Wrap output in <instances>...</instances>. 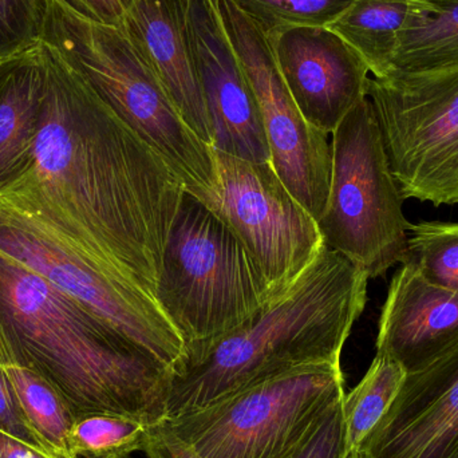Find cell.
<instances>
[{"label":"cell","mask_w":458,"mask_h":458,"mask_svg":"<svg viewBox=\"0 0 458 458\" xmlns=\"http://www.w3.org/2000/svg\"><path fill=\"white\" fill-rule=\"evenodd\" d=\"M51 0H0V59L42 43Z\"/></svg>","instance_id":"cell-25"},{"label":"cell","mask_w":458,"mask_h":458,"mask_svg":"<svg viewBox=\"0 0 458 458\" xmlns=\"http://www.w3.org/2000/svg\"><path fill=\"white\" fill-rule=\"evenodd\" d=\"M0 458H56L0 430Z\"/></svg>","instance_id":"cell-30"},{"label":"cell","mask_w":458,"mask_h":458,"mask_svg":"<svg viewBox=\"0 0 458 458\" xmlns=\"http://www.w3.org/2000/svg\"><path fill=\"white\" fill-rule=\"evenodd\" d=\"M72 458H75V457H72Z\"/></svg>","instance_id":"cell-31"},{"label":"cell","mask_w":458,"mask_h":458,"mask_svg":"<svg viewBox=\"0 0 458 458\" xmlns=\"http://www.w3.org/2000/svg\"><path fill=\"white\" fill-rule=\"evenodd\" d=\"M185 29L211 123V147L250 163H271L258 99L216 0H187Z\"/></svg>","instance_id":"cell-12"},{"label":"cell","mask_w":458,"mask_h":458,"mask_svg":"<svg viewBox=\"0 0 458 458\" xmlns=\"http://www.w3.org/2000/svg\"><path fill=\"white\" fill-rule=\"evenodd\" d=\"M42 43L0 59V191L29 165L46 88Z\"/></svg>","instance_id":"cell-17"},{"label":"cell","mask_w":458,"mask_h":458,"mask_svg":"<svg viewBox=\"0 0 458 458\" xmlns=\"http://www.w3.org/2000/svg\"><path fill=\"white\" fill-rule=\"evenodd\" d=\"M267 38L296 106L331 136L368 93L365 62L328 27H285Z\"/></svg>","instance_id":"cell-13"},{"label":"cell","mask_w":458,"mask_h":458,"mask_svg":"<svg viewBox=\"0 0 458 458\" xmlns=\"http://www.w3.org/2000/svg\"><path fill=\"white\" fill-rule=\"evenodd\" d=\"M42 46L47 72L34 153L0 191V208L31 220L156 298L184 187L82 78Z\"/></svg>","instance_id":"cell-1"},{"label":"cell","mask_w":458,"mask_h":458,"mask_svg":"<svg viewBox=\"0 0 458 458\" xmlns=\"http://www.w3.org/2000/svg\"><path fill=\"white\" fill-rule=\"evenodd\" d=\"M366 96L403 200L458 206V66L370 77Z\"/></svg>","instance_id":"cell-8"},{"label":"cell","mask_w":458,"mask_h":458,"mask_svg":"<svg viewBox=\"0 0 458 458\" xmlns=\"http://www.w3.org/2000/svg\"><path fill=\"white\" fill-rule=\"evenodd\" d=\"M360 458H458V342L406 374Z\"/></svg>","instance_id":"cell-14"},{"label":"cell","mask_w":458,"mask_h":458,"mask_svg":"<svg viewBox=\"0 0 458 458\" xmlns=\"http://www.w3.org/2000/svg\"><path fill=\"white\" fill-rule=\"evenodd\" d=\"M454 66H458V0H427L409 16L387 77Z\"/></svg>","instance_id":"cell-19"},{"label":"cell","mask_w":458,"mask_h":458,"mask_svg":"<svg viewBox=\"0 0 458 458\" xmlns=\"http://www.w3.org/2000/svg\"><path fill=\"white\" fill-rule=\"evenodd\" d=\"M285 458H360V452L352 451L347 443L344 398Z\"/></svg>","instance_id":"cell-26"},{"label":"cell","mask_w":458,"mask_h":458,"mask_svg":"<svg viewBox=\"0 0 458 458\" xmlns=\"http://www.w3.org/2000/svg\"><path fill=\"white\" fill-rule=\"evenodd\" d=\"M187 0H134L123 27L187 125L212 145V128L185 29Z\"/></svg>","instance_id":"cell-16"},{"label":"cell","mask_w":458,"mask_h":458,"mask_svg":"<svg viewBox=\"0 0 458 458\" xmlns=\"http://www.w3.org/2000/svg\"><path fill=\"white\" fill-rule=\"evenodd\" d=\"M72 13L94 23L121 27L134 0H59Z\"/></svg>","instance_id":"cell-28"},{"label":"cell","mask_w":458,"mask_h":458,"mask_svg":"<svg viewBox=\"0 0 458 458\" xmlns=\"http://www.w3.org/2000/svg\"><path fill=\"white\" fill-rule=\"evenodd\" d=\"M377 355L421 370L458 342V295L405 263L390 282L382 307Z\"/></svg>","instance_id":"cell-15"},{"label":"cell","mask_w":458,"mask_h":458,"mask_svg":"<svg viewBox=\"0 0 458 458\" xmlns=\"http://www.w3.org/2000/svg\"><path fill=\"white\" fill-rule=\"evenodd\" d=\"M229 42L252 85L268 142L271 165L291 195L319 222L330 191V134L307 123L288 91L258 24L233 0H216Z\"/></svg>","instance_id":"cell-11"},{"label":"cell","mask_w":458,"mask_h":458,"mask_svg":"<svg viewBox=\"0 0 458 458\" xmlns=\"http://www.w3.org/2000/svg\"><path fill=\"white\" fill-rule=\"evenodd\" d=\"M0 252L29 267L174 371L184 339L157 299L121 282L31 220L0 208Z\"/></svg>","instance_id":"cell-9"},{"label":"cell","mask_w":458,"mask_h":458,"mask_svg":"<svg viewBox=\"0 0 458 458\" xmlns=\"http://www.w3.org/2000/svg\"><path fill=\"white\" fill-rule=\"evenodd\" d=\"M331 148L330 191L318 222L323 242L369 279L382 276L395 264L406 263L411 223L368 96L333 131Z\"/></svg>","instance_id":"cell-6"},{"label":"cell","mask_w":458,"mask_h":458,"mask_svg":"<svg viewBox=\"0 0 458 458\" xmlns=\"http://www.w3.org/2000/svg\"><path fill=\"white\" fill-rule=\"evenodd\" d=\"M42 43L168 165L209 209L217 196L211 145L187 125L123 27L94 23L51 0Z\"/></svg>","instance_id":"cell-4"},{"label":"cell","mask_w":458,"mask_h":458,"mask_svg":"<svg viewBox=\"0 0 458 458\" xmlns=\"http://www.w3.org/2000/svg\"><path fill=\"white\" fill-rule=\"evenodd\" d=\"M427 0H355L328 26L362 58L373 78H386L409 16Z\"/></svg>","instance_id":"cell-18"},{"label":"cell","mask_w":458,"mask_h":458,"mask_svg":"<svg viewBox=\"0 0 458 458\" xmlns=\"http://www.w3.org/2000/svg\"><path fill=\"white\" fill-rule=\"evenodd\" d=\"M0 430L34 446L38 451L56 457L43 438L38 435L34 427L30 424L2 368H0Z\"/></svg>","instance_id":"cell-27"},{"label":"cell","mask_w":458,"mask_h":458,"mask_svg":"<svg viewBox=\"0 0 458 458\" xmlns=\"http://www.w3.org/2000/svg\"><path fill=\"white\" fill-rule=\"evenodd\" d=\"M405 376L400 363L376 355L362 381L344 394V427L352 451H360L369 433L386 413Z\"/></svg>","instance_id":"cell-21"},{"label":"cell","mask_w":458,"mask_h":458,"mask_svg":"<svg viewBox=\"0 0 458 458\" xmlns=\"http://www.w3.org/2000/svg\"><path fill=\"white\" fill-rule=\"evenodd\" d=\"M275 295L236 234L184 191L166 237L156 299L185 347L227 335Z\"/></svg>","instance_id":"cell-5"},{"label":"cell","mask_w":458,"mask_h":458,"mask_svg":"<svg viewBox=\"0 0 458 458\" xmlns=\"http://www.w3.org/2000/svg\"><path fill=\"white\" fill-rule=\"evenodd\" d=\"M369 276L323 245L303 274L236 330L188 347L174 371L165 420L312 363L341 362L368 301Z\"/></svg>","instance_id":"cell-3"},{"label":"cell","mask_w":458,"mask_h":458,"mask_svg":"<svg viewBox=\"0 0 458 458\" xmlns=\"http://www.w3.org/2000/svg\"><path fill=\"white\" fill-rule=\"evenodd\" d=\"M214 211L250 253L275 293L293 284L322 250L317 220L283 184L271 163H250L212 148Z\"/></svg>","instance_id":"cell-10"},{"label":"cell","mask_w":458,"mask_h":458,"mask_svg":"<svg viewBox=\"0 0 458 458\" xmlns=\"http://www.w3.org/2000/svg\"><path fill=\"white\" fill-rule=\"evenodd\" d=\"M266 37L285 27H328L355 0H233Z\"/></svg>","instance_id":"cell-24"},{"label":"cell","mask_w":458,"mask_h":458,"mask_svg":"<svg viewBox=\"0 0 458 458\" xmlns=\"http://www.w3.org/2000/svg\"><path fill=\"white\" fill-rule=\"evenodd\" d=\"M123 414L94 413L75 420L67 440L70 457L129 458L144 452L150 428Z\"/></svg>","instance_id":"cell-22"},{"label":"cell","mask_w":458,"mask_h":458,"mask_svg":"<svg viewBox=\"0 0 458 458\" xmlns=\"http://www.w3.org/2000/svg\"><path fill=\"white\" fill-rule=\"evenodd\" d=\"M16 400L30 424L59 458H72L67 448L74 414L64 395L40 374L10 360H0Z\"/></svg>","instance_id":"cell-20"},{"label":"cell","mask_w":458,"mask_h":458,"mask_svg":"<svg viewBox=\"0 0 458 458\" xmlns=\"http://www.w3.org/2000/svg\"><path fill=\"white\" fill-rule=\"evenodd\" d=\"M0 360L47 379L75 420L110 413L165 421L174 370L2 252Z\"/></svg>","instance_id":"cell-2"},{"label":"cell","mask_w":458,"mask_h":458,"mask_svg":"<svg viewBox=\"0 0 458 458\" xmlns=\"http://www.w3.org/2000/svg\"><path fill=\"white\" fill-rule=\"evenodd\" d=\"M344 394L341 362L312 363L164 422L201 458H285Z\"/></svg>","instance_id":"cell-7"},{"label":"cell","mask_w":458,"mask_h":458,"mask_svg":"<svg viewBox=\"0 0 458 458\" xmlns=\"http://www.w3.org/2000/svg\"><path fill=\"white\" fill-rule=\"evenodd\" d=\"M406 263L433 284L458 295V223L411 225Z\"/></svg>","instance_id":"cell-23"},{"label":"cell","mask_w":458,"mask_h":458,"mask_svg":"<svg viewBox=\"0 0 458 458\" xmlns=\"http://www.w3.org/2000/svg\"><path fill=\"white\" fill-rule=\"evenodd\" d=\"M144 454L148 458H201L184 441L180 440L164 421L150 428Z\"/></svg>","instance_id":"cell-29"}]
</instances>
